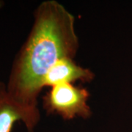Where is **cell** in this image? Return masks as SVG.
Returning a JSON list of instances; mask_svg holds the SVG:
<instances>
[{
    "mask_svg": "<svg viewBox=\"0 0 132 132\" xmlns=\"http://www.w3.org/2000/svg\"><path fill=\"white\" fill-rule=\"evenodd\" d=\"M90 94L85 88L67 83L51 87L43 98L44 107L48 112L56 113L65 120L76 117L88 118L91 115L87 101Z\"/></svg>",
    "mask_w": 132,
    "mask_h": 132,
    "instance_id": "cell-2",
    "label": "cell"
},
{
    "mask_svg": "<svg viewBox=\"0 0 132 132\" xmlns=\"http://www.w3.org/2000/svg\"><path fill=\"white\" fill-rule=\"evenodd\" d=\"M34 17L32 28L13 62L6 88L19 103L38 107L44 76L60 60L74 57L79 40L74 16L56 1L42 2Z\"/></svg>",
    "mask_w": 132,
    "mask_h": 132,
    "instance_id": "cell-1",
    "label": "cell"
},
{
    "mask_svg": "<svg viewBox=\"0 0 132 132\" xmlns=\"http://www.w3.org/2000/svg\"><path fill=\"white\" fill-rule=\"evenodd\" d=\"M3 2H2V1H0V9L2 8V5H3Z\"/></svg>",
    "mask_w": 132,
    "mask_h": 132,
    "instance_id": "cell-5",
    "label": "cell"
},
{
    "mask_svg": "<svg viewBox=\"0 0 132 132\" xmlns=\"http://www.w3.org/2000/svg\"><path fill=\"white\" fill-rule=\"evenodd\" d=\"M40 120L38 107L25 106L7 92L0 83V132H12L15 123L21 121L29 132H32Z\"/></svg>",
    "mask_w": 132,
    "mask_h": 132,
    "instance_id": "cell-3",
    "label": "cell"
},
{
    "mask_svg": "<svg viewBox=\"0 0 132 132\" xmlns=\"http://www.w3.org/2000/svg\"><path fill=\"white\" fill-rule=\"evenodd\" d=\"M94 74L88 68L78 65L73 58L65 57L57 62L48 71L42 81V88L70 83L76 81H90Z\"/></svg>",
    "mask_w": 132,
    "mask_h": 132,
    "instance_id": "cell-4",
    "label": "cell"
}]
</instances>
